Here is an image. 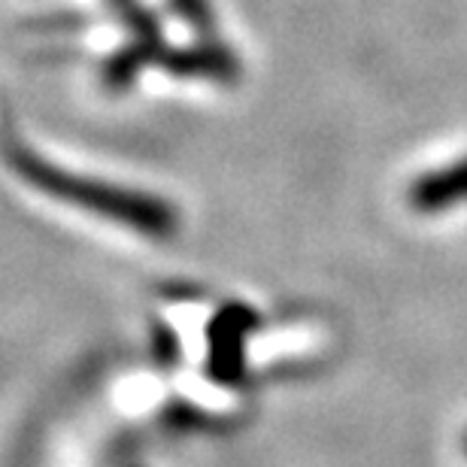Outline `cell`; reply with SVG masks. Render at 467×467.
Listing matches in <instances>:
<instances>
[{"instance_id":"7a4b0ae2","label":"cell","mask_w":467,"mask_h":467,"mask_svg":"<svg viewBox=\"0 0 467 467\" xmlns=\"http://www.w3.org/2000/svg\"><path fill=\"white\" fill-rule=\"evenodd\" d=\"M255 328L258 316L240 304H228L213 316L207 328V373L219 386L234 389L246 377V337Z\"/></svg>"},{"instance_id":"6da1fadb","label":"cell","mask_w":467,"mask_h":467,"mask_svg":"<svg viewBox=\"0 0 467 467\" xmlns=\"http://www.w3.org/2000/svg\"><path fill=\"white\" fill-rule=\"evenodd\" d=\"M9 167L22 176L36 192L49 194L55 201H64L70 207L95 213L100 219H109L116 225H125L137 234H146L152 240H171L180 231V213L173 203H167L155 194L121 189L113 182L88 180V176L67 173L52 161H46L22 143H6L4 149Z\"/></svg>"},{"instance_id":"8992f818","label":"cell","mask_w":467,"mask_h":467,"mask_svg":"<svg viewBox=\"0 0 467 467\" xmlns=\"http://www.w3.org/2000/svg\"><path fill=\"white\" fill-rule=\"evenodd\" d=\"M171 9L201 36L216 31V13H213L210 0H171Z\"/></svg>"},{"instance_id":"9c48e42d","label":"cell","mask_w":467,"mask_h":467,"mask_svg":"<svg viewBox=\"0 0 467 467\" xmlns=\"http://www.w3.org/2000/svg\"><path fill=\"white\" fill-rule=\"evenodd\" d=\"M462 446H464V452H467V434H464V443Z\"/></svg>"},{"instance_id":"52a82bcc","label":"cell","mask_w":467,"mask_h":467,"mask_svg":"<svg viewBox=\"0 0 467 467\" xmlns=\"http://www.w3.org/2000/svg\"><path fill=\"white\" fill-rule=\"evenodd\" d=\"M155 355L161 364H171L176 358V340L167 328H155Z\"/></svg>"},{"instance_id":"277c9868","label":"cell","mask_w":467,"mask_h":467,"mask_svg":"<svg viewBox=\"0 0 467 467\" xmlns=\"http://www.w3.org/2000/svg\"><path fill=\"white\" fill-rule=\"evenodd\" d=\"M410 203L419 213H443L467 203V158L431 171L410 185Z\"/></svg>"},{"instance_id":"ba28073f","label":"cell","mask_w":467,"mask_h":467,"mask_svg":"<svg viewBox=\"0 0 467 467\" xmlns=\"http://www.w3.org/2000/svg\"><path fill=\"white\" fill-rule=\"evenodd\" d=\"M107 4H109V6H113V9H116V13L121 16V13H128V9H130V6H134V0H107Z\"/></svg>"},{"instance_id":"3957f363","label":"cell","mask_w":467,"mask_h":467,"mask_svg":"<svg viewBox=\"0 0 467 467\" xmlns=\"http://www.w3.org/2000/svg\"><path fill=\"white\" fill-rule=\"evenodd\" d=\"M158 67L180 79H210V82H237L240 61L225 43H213L203 36L194 46H164L158 55Z\"/></svg>"},{"instance_id":"5b68a950","label":"cell","mask_w":467,"mask_h":467,"mask_svg":"<svg viewBox=\"0 0 467 467\" xmlns=\"http://www.w3.org/2000/svg\"><path fill=\"white\" fill-rule=\"evenodd\" d=\"M164 46L167 43L161 36H134L130 46L119 49L113 58L104 64V82L113 91L128 88L130 82L140 77V70H143L146 64H158V55H161Z\"/></svg>"}]
</instances>
